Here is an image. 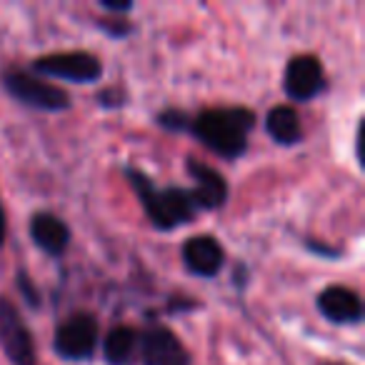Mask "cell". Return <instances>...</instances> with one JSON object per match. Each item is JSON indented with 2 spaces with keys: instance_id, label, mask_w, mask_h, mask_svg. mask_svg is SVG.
<instances>
[{
  "instance_id": "1",
  "label": "cell",
  "mask_w": 365,
  "mask_h": 365,
  "mask_svg": "<svg viewBox=\"0 0 365 365\" xmlns=\"http://www.w3.org/2000/svg\"><path fill=\"white\" fill-rule=\"evenodd\" d=\"M123 175L130 182L133 193L138 195L143 210H145L148 223L155 230L163 233H170V230L180 228V225H188L198 218V213H203L195 200L193 190L182 188V185H155L150 175H145L138 168H125Z\"/></svg>"
},
{
  "instance_id": "2",
  "label": "cell",
  "mask_w": 365,
  "mask_h": 365,
  "mask_svg": "<svg viewBox=\"0 0 365 365\" xmlns=\"http://www.w3.org/2000/svg\"><path fill=\"white\" fill-rule=\"evenodd\" d=\"M255 113L243 106L205 108L190 120V135L223 160H238L248 150V135L255 128Z\"/></svg>"
},
{
  "instance_id": "12",
  "label": "cell",
  "mask_w": 365,
  "mask_h": 365,
  "mask_svg": "<svg viewBox=\"0 0 365 365\" xmlns=\"http://www.w3.org/2000/svg\"><path fill=\"white\" fill-rule=\"evenodd\" d=\"M31 238L38 250H43L51 258H61L71 245V228L56 213L41 210L31 218Z\"/></svg>"
},
{
  "instance_id": "4",
  "label": "cell",
  "mask_w": 365,
  "mask_h": 365,
  "mask_svg": "<svg viewBox=\"0 0 365 365\" xmlns=\"http://www.w3.org/2000/svg\"><path fill=\"white\" fill-rule=\"evenodd\" d=\"M98 343H101V325L91 313L68 315L53 335V350L68 363H88L96 355Z\"/></svg>"
},
{
  "instance_id": "20",
  "label": "cell",
  "mask_w": 365,
  "mask_h": 365,
  "mask_svg": "<svg viewBox=\"0 0 365 365\" xmlns=\"http://www.w3.org/2000/svg\"><path fill=\"white\" fill-rule=\"evenodd\" d=\"M6 233H8V220H6V208L0 203V248L6 243Z\"/></svg>"
},
{
  "instance_id": "18",
  "label": "cell",
  "mask_w": 365,
  "mask_h": 365,
  "mask_svg": "<svg viewBox=\"0 0 365 365\" xmlns=\"http://www.w3.org/2000/svg\"><path fill=\"white\" fill-rule=\"evenodd\" d=\"M101 28L108 33V36H113V38H115V41H123V38H125L128 33H133L130 23H128V21H123V18H113V21L101 23Z\"/></svg>"
},
{
  "instance_id": "9",
  "label": "cell",
  "mask_w": 365,
  "mask_h": 365,
  "mask_svg": "<svg viewBox=\"0 0 365 365\" xmlns=\"http://www.w3.org/2000/svg\"><path fill=\"white\" fill-rule=\"evenodd\" d=\"M182 265L190 275L195 278H215L220 275V270L225 268V248L220 245V240L215 235H193L182 243L180 250Z\"/></svg>"
},
{
  "instance_id": "7",
  "label": "cell",
  "mask_w": 365,
  "mask_h": 365,
  "mask_svg": "<svg viewBox=\"0 0 365 365\" xmlns=\"http://www.w3.org/2000/svg\"><path fill=\"white\" fill-rule=\"evenodd\" d=\"M140 365H190V353L168 325L150 323L140 330Z\"/></svg>"
},
{
  "instance_id": "19",
  "label": "cell",
  "mask_w": 365,
  "mask_h": 365,
  "mask_svg": "<svg viewBox=\"0 0 365 365\" xmlns=\"http://www.w3.org/2000/svg\"><path fill=\"white\" fill-rule=\"evenodd\" d=\"M101 8L108 13H118V16H125V13L133 11L130 0H123V3H115V0H101Z\"/></svg>"
},
{
  "instance_id": "13",
  "label": "cell",
  "mask_w": 365,
  "mask_h": 365,
  "mask_svg": "<svg viewBox=\"0 0 365 365\" xmlns=\"http://www.w3.org/2000/svg\"><path fill=\"white\" fill-rule=\"evenodd\" d=\"M140 353V330L115 325L103 338V358L108 365H135Z\"/></svg>"
},
{
  "instance_id": "8",
  "label": "cell",
  "mask_w": 365,
  "mask_h": 365,
  "mask_svg": "<svg viewBox=\"0 0 365 365\" xmlns=\"http://www.w3.org/2000/svg\"><path fill=\"white\" fill-rule=\"evenodd\" d=\"M328 88L323 63L315 56H295L285 66L283 93L293 103H310Z\"/></svg>"
},
{
  "instance_id": "21",
  "label": "cell",
  "mask_w": 365,
  "mask_h": 365,
  "mask_svg": "<svg viewBox=\"0 0 365 365\" xmlns=\"http://www.w3.org/2000/svg\"><path fill=\"white\" fill-rule=\"evenodd\" d=\"M320 365H345V363H320Z\"/></svg>"
},
{
  "instance_id": "10",
  "label": "cell",
  "mask_w": 365,
  "mask_h": 365,
  "mask_svg": "<svg viewBox=\"0 0 365 365\" xmlns=\"http://www.w3.org/2000/svg\"><path fill=\"white\" fill-rule=\"evenodd\" d=\"M185 170H188L190 180H193L190 190H193L200 210L208 213V210H218L228 203L230 188H228V180L223 178V173H218L213 165L198 160V158H188L185 160Z\"/></svg>"
},
{
  "instance_id": "11",
  "label": "cell",
  "mask_w": 365,
  "mask_h": 365,
  "mask_svg": "<svg viewBox=\"0 0 365 365\" xmlns=\"http://www.w3.org/2000/svg\"><path fill=\"white\" fill-rule=\"evenodd\" d=\"M318 313L333 325H360L363 320V300L355 290L345 285H328L318 293Z\"/></svg>"
},
{
  "instance_id": "15",
  "label": "cell",
  "mask_w": 365,
  "mask_h": 365,
  "mask_svg": "<svg viewBox=\"0 0 365 365\" xmlns=\"http://www.w3.org/2000/svg\"><path fill=\"white\" fill-rule=\"evenodd\" d=\"M190 120H193V115L180 110V108H165L155 115V123L168 133H188Z\"/></svg>"
},
{
  "instance_id": "16",
  "label": "cell",
  "mask_w": 365,
  "mask_h": 365,
  "mask_svg": "<svg viewBox=\"0 0 365 365\" xmlns=\"http://www.w3.org/2000/svg\"><path fill=\"white\" fill-rule=\"evenodd\" d=\"M16 285H18V290H21V295L26 298V303L31 305V308H41V293H38L36 285H33V280H31V275H28V270L18 268Z\"/></svg>"
},
{
  "instance_id": "14",
  "label": "cell",
  "mask_w": 365,
  "mask_h": 365,
  "mask_svg": "<svg viewBox=\"0 0 365 365\" xmlns=\"http://www.w3.org/2000/svg\"><path fill=\"white\" fill-rule=\"evenodd\" d=\"M265 133L275 145H298L303 140V125H300V115L293 106H275L265 115Z\"/></svg>"
},
{
  "instance_id": "6",
  "label": "cell",
  "mask_w": 365,
  "mask_h": 365,
  "mask_svg": "<svg viewBox=\"0 0 365 365\" xmlns=\"http://www.w3.org/2000/svg\"><path fill=\"white\" fill-rule=\"evenodd\" d=\"M0 348L11 365H38V350L23 313L11 298L0 295Z\"/></svg>"
},
{
  "instance_id": "17",
  "label": "cell",
  "mask_w": 365,
  "mask_h": 365,
  "mask_svg": "<svg viewBox=\"0 0 365 365\" xmlns=\"http://www.w3.org/2000/svg\"><path fill=\"white\" fill-rule=\"evenodd\" d=\"M98 103H101L103 108H108V110H113V108L125 106V93H123L120 88H106V91H101V96H98Z\"/></svg>"
},
{
  "instance_id": "5",
  "label": "cell",
  "mask_w": 365,
  "mask_h": 365,
  "mask_svg": "<svg viewBox=\"0 0 365 365\" xmlns=\"http://www.w3.org/2000/svg\"><path fill=\"white\" fill-rule=\"evenodd\" d=\"M31 73L46 78V81L56 78V81L76 83V86H91L103 78V63L88 51L51 53V56L36 58Z\"/></svg>"
},
{
  "instance_id": "3",
  "label": "cell",
  "mask_w": 365,
  "mask_h": 365,
  "mask_svg": "<svg viewBox=\"0 0 365 365\" xmlns=\"http://www.w3.org/2000/svg\"><path fill=\"white\" fill-rule=\"evenodd\" d=\"M3 88L13 101L38 113H66L73 106L71 93L66 88L56 86V83L46 81L31 71H23V68H11L3 73Z\"/></svg>"
}]
</instances>
